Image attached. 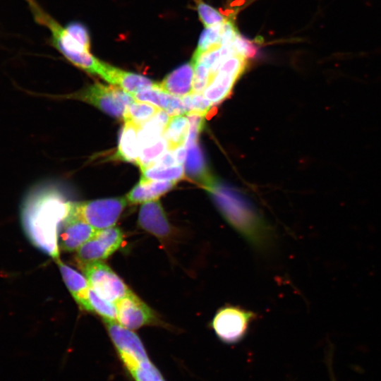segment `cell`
<instances>
[{
	"mask_svg": "<svg viewBox=\"0 0 381 381\" xmlns=\"http://www.w3.org/2000/svg\"><path fill=\"white\" fill-rule=\"evenodd\" d=\"M72 202L59 185L43 181L33 185L20 204V223L26 237L56 261L59 260V234Z\"/></svg>",
	"mask_w": 381,
	"mask_h": 381,
	"instance_id": "cell-1",
	"label": "cell"
},
{
	"mask_svg": "<svg viewBox=\"0 0 381 381\" xmlns=\"http://www.w3.org/2000/svg\"><path fill=\"white\" fill-rule=\"evenodd\" d=\"M203 188L224 220L247 243L260 251L270 247L272 228L244 194L214 178Z\"/></svg>",
	"mask_w": 381,
	"mask_h": 381,
	"instance_id": "cell-2",
	"label": "cell"
},
{
	"mask_svg": "<svg viewBox=\"0 0 381 381\" xmlns=\"http://www.w3.org/2000/svg\"><path fill=\"white\" fill-rule=\"evenodd\" d=\"M29 1L37 20L49 29L55 47L77 67L90 74L99 75L104 61L92 54L90 49L74 39L66 28L43 11L33 0Z\"/></svg>",
	"mask_w": 381,
	"mask_h": 381,
	"instance_id": "cell-3",
	"label": "cell"
},
{
	"mask_svg": "<svg viewBox=\"0 0 381 381\" xmlns=\"http://www.w3.org/2000/svg\"><path fill=\"white\" fill-rule=\"evenodd\" d=\"M67 97L81 100L109 116L123 119L126 108L135 102L133 95L116 85L96 83Z\"/></svg>",
	"mask_w": 381,
	"mask_h": 381,
	"instance_id": "cell-4",
	"label": "cell"
},
{
	"mask_svg": "<svg viewBox=\"0 0 381 381\" xmlns=\"http://www.w3.org/2000/svg\"><path fill=\"white\" fill-rule=\"evenodd\" d=\"M256 315L238 306L226 304L214 313L210 326L217 338L227 344L241 341Z\"/></svg>",
	"mask_w": 381,
	"mask_h": 381,
	"instance_id": "cell-5",
	"label": "cell"
},
{
	"mask_svg": "<svg viewBox=\"0 0 381 381\" xmlns=\"http://www.w3.org/2000/svg\"><path fill=\"white\" fill-rule=\"evenodd\" d=\"M127 202L124 197L73 202L71 213L101 230L115 225Z\"/></svg>",
	"mask_w": 381,
	"mask_h": 381,
	"instance_id": "cell-6",
	"label": "cell"
},
{
	"mask_svg": "<svg viewBox=\"0 0 381 381\" xmlns=\"http://www.w3.org/2000/svg\"><path fill=\"white\" fill-rule=\"evenodd\" d=\"M90 288L102 298L115 303L131 291L121 279L101 261L83 264Z\"/></svg>",
	"mask_w": 381,
	"mask_h": 381,
	"instance_id": "cell-7",
	"label": "cell"
},
{
	"mask_svg": "<svg viewBox=\"0 0 381 381\" xmlns=\"http://www.w3.org/2000/svg\"><path fill=\"white\" fill-rule=\"evenodd\" d=\"M123 238V234L117 227L97 230L77 250V259L82 264L104 260L120 248Z\"/></svg>",
	"mask_w": 381,
	"mask_h": 381,
	"instance_id": "cell-8",
	"label": "cell"
},
{
	"mask_svg": "<svg viewBox=\"0 0 381 381\" xmlns=\"http://www.w3.org/2000/svg\"><path fill=\"white\" fill-rule=\"evenodd\" d=\"M116 322L131 330L157 321L152 310L132 291L116 303Z\"/></svg>",
	"mask_w": 381,
	"mask_h": 381,
	"instance_id": "cell-9",
	"label": "cell"
},
{
	"mask_svg": "<svg viewBox=\"0 0 381 381\" xmlns=\"http://www.w3.org/2000/svg\"><path fill=\"white\" fill-rule=\"evenodd\" d=\"M138 224L160 239L169 238L174 234L173 227L159 200L143 203L138 213Z\"/></svg>",
	"mask_w": 381,
	"mask_h": 381,
	"instance_id": "cell-10",
	"label": "cell"
},
{
	"mask_svg": "<svg viewBox=\"0 0 381 381\" xmlns=\"http://www.w3.org/2000/svg\"><path fill=\"white\" fill-rule=\"evenodd\" d=\"M99 76L131 95L148 89L159 88V83L142 75L121 70L106 62H104Z\"/></svg>",
	"mask_w": 381,
	"mask_h": 381,
	"instance_id": "cell-11",
	"label": "cell"
},
{
	"mask_svg": "<svg viewBox=\"0 0 381 381\" xmlns=\"http://www.w3.org/2000/svg\"><path fill=\"white\" fill-rule=\"evenodd\" d=\"M97 231L82 219L70 212L59 234V248L66 251L76 250L91 238Z\"/></svg>",
	"mask_w": 381,
	"mask_h": 381,
	"instance_id": "cell-12",
	"label": "cell"
},
{
	"mask_svg": "<svg viewBox=\"0 0 381 381\" xmlns=\"http://www.w3.org/2000/svg\"><path fill=\"white\" fill-rule=\"evenodd\" d=\"M194 66L187 62L181 65L159 83V89L176 97H184L193 92Z\"/></svg>",
	"mask_w": 381,
	"mask_h": 381,
	"instance_id": "cell-13",
	"label": "cell"
},
{
	"mask_svg": "<svg viewBox=\"0 0 381 381\" xmlns=\"http://www.w3.org/2000/svg\"><path fill=\"white\" fill-rule=\"evenodd\" d=\"M132 95L135 100L150 103L164 110L170 116L186 114L182 98L159 87L143 90Z\"/></svg>",
	"mask_w": 381,
	"mask_h": 381,
	"instance_id": "cell-14",
	"label": "cell"
},
{
	"mask_svg": "<svg viewBox=\"0 0 381 381\" xmlns=\"http://www.w3.org/2000/svg\"><path fill=\"white\" fill-rule=\"evenodd\" d=\"M62 278L78 304L87 311H91L88 294L90 285L85 277L59 260L56 261Z\"/></svg>",
	"mask_w": 381,
	"mask_h": 381,
	"instance_id": "cell-15",
	"label": "cell"
},
{
	"mask_svg": "<svg viewBox=\"0 0 381 381\" xmlns=\"http://www.w3.org/2000/svg\"><path fill=\"white\" fill-rule=\"evenodd\" d=\"M138 131L137 126L125 121L120 132L118 147L114 156V159L137 164L140 150Z\"/></svg>",
	"mask_w": 381,
	"mask_h": 381,
	"instance_id": "cell-16",
	"label": "cell"
},
{
	"mask_svg": "<svg viewBox=\"0 0 381 381\" xmlns=\"http://www.w3.org/2000/svg\"><path fill=\"white\" fill-rule=\"evenodd\" d=\"M176 181H149L139 182L126 195L128 202L133 204L144 203L158 198L171 190Z\"/></svg>",
	"mask_w": 381,
	"mask_h": 381,
	"instance_id": "cell-17",
	"label": "cell"
},
{
	"mask_svg": "<svg viewBox=\"0 0 381 381\" xmlns=\"http://www.w3.org/2000/svg\"><path fill=\"white\" fill-rule=\"evenodd\" d=\"M186 148L188 153L184 171L189 178L199 182L203 187L213 179L208 171L204 154L198 142Z\"/></svg>",
	"mask_w": 381,
	"mask_h": 381,
	"instance_id": "cell-18",
	"label": "cell"
},
{
	"mask_svg": "<svg viewBox=\"0 0 381 381\" xmlns=\"http://www.w3.org/2000/svg\"><path fill=\"white\" fill-rule=\"evenodd\" d=\"M170 118L164 110L159 109L150 120L138 128V138L140 149L156 143L163 137Z\"/></svg>",
	"mask_w": 381,
	"mask_h": 381,
	"instance_id": "cell-19",
	"label": "cell"
},
{
	"mask_svg": "<svg viewBox=\"0 0 381 381\" xmlns=\"http://www.w3.org/2000/svg\"><path fill=\"white\" fill-rule=\"evenodd\" d=\"M237 79L231 75L217 73L203 91V95L212 104H218L229 96Z\"/></svg>",
	"mask_w": 381,
	"mask_h": 381,
	"instance_id": "cell-20",
	"label": "cell"
},
{
	"mask_svg": "<svg viewBox=\"0 0 381 381\" xmlns=\"http://www.w3.org/2000/svg\"><path fill=\"white\" fill-rule=\"evenodd\" d=\"M188 128V119L183 115L174 116L170 118L162 135L167 142L169 150H174L185 145Z\"/></svg>",
	"mask_w": 381,
	"mask_h": 381,
	"instance_id": "cell-21",
	"label": "cell"
},
{
	"mask_svg": "<svg viewBox=\"0 0 381 381\" xmlns=\"http://www.w3.org/2000/svg\"><path fill=\"white\" fill-rule=\"evenodd\" d=\"M123 367L133 381H166L149 357L137 360Z\"/></svg>",
	"mask_w": 381,
	"mask_h": 381,
	"instance_id": "cell-22",
	"label": "cell"
},
{
	"mask_svg": "<svg viewBox=\"0 0 381 381\" xmlns=\"http://www.w3.org/2000/svg\"><path fill=\"white\" fill-rule=\"evenodd\" d=\"M142 171L139 182L149 181H176L182 179L184 176V169L182 165L177 164L169 167H151Z\"/></svg>",
	"mask_w": 381,
	"mask_h": 381,
	"instance_id": "cell-23",
	"label": "cell"
},
{
	"mask_svg": "<svg viewBox=\"0 0 381 381\" xmlns=\"http://www.w3.org/2000/svg\"><path fill=\"white\" fill-rule=\"evenodd\" d=\"M159 109V108L152 104L135 101L126 108L123 120L139 128L150 120Z\"/></svg>",
	"mask_w": 381,
	"mask_h": 381,
	"instance_id": "cell-24",
	"label": "cell"
},
{
	"mask_svg": "<svg viewBox=\"0 0 381 381\" xmlns=\"http://www.w3.org/2000/svg\"><path fill=\"white\" fill-rule=\"evenodd\" d=\"M168 150L167 142L162 137L156 143L140 150L138 166L141 171L150 167Z\"/></svg>",
	"mask_w": 381,
	"mask_h": 381,
	"instance_id": "cell-25",
	"label": "cell"
},
{
	"mask_svg": "<svg viewBox=\"0 0 381 381\" xmlns=\"http://www.w3.org/2000/svg\"><path fill=\"white\" fill-rule=\"evenodd\" d=\"M88 300L91 311L97 313L104 320L116 321L117 308L115 303L102 298L91 288L89 290Z\"/></svg>",
	"mask_w": 381,
	"mask_h": 381,
	"instance_id": "cell-26",
	"label": "cell"
},
{
	"mask_svg": "<svg viewBox=\"0 0 381 381\" xmlns=\"http://www.w3.org/2000/svg\"><path fill=\"white\" fill-rule=\"evenodd\" d=\"M222 23L206 28L202 32L193 55H199L213 47L220 45Z\"/></svg>",
	"mask_w": 381,
	"mask_h": 381,
	"instance_id": "cell-27",
	"label": "cell"
},
{
	"mask_svg": "<svg viewBox=\"0 0 381 381\" xmlns=\"http://www.w3.org/2000/svg\"><path fill=\"white\" fill-rule=\"evenodd\" d=\"M195 2L200 19L206 28L222 23L227 20L218 10L202 0H195Z\"/></svg>",
	"mask_w": 381,
	"mask_h": 381,
	"instance_id": "cell-28",
	"label": "cell"
},
{
	"mask_svg": "<svg viewBox=\"0 0 381 381\" xmlns=\"http://www.w3.org/2000/svg\"><path fill=\"white\" fill-rule=\"evenodd\" d=\"M182 100L186 114L196 113L205 115L212 106V103L201 93L192 92L182 97Z\"/></svg>",
	"mask_w": 381,
	"mask_h": 381,
	"instance_id": "cell-29",
	"label": "cell"
},
{
	"mask_svg": "<svg viewBox=\"0 0 381 381\" xmlns=\"http://www.w3.org/2000/svg\"><path fill=\"white\" fill-rule=\"evenodd\" d=\"M247 59L238 54L229 56L224 59L217 73L231 75L238 78L245 71Z\"/></svg>",
	"mask_w": 381,
	"mask_h": 381,
	"instance_id": "cell-30",
	"label": "cell"
},
{
	"mask_svg": "<svg viewBox=\"0 0 381 381\" xmlns=\"http://www.w3.org/2000/svg\"><path fill=\"white\" fill-rule=\"evenodd\" d=\"M194 73L193 78V92L201 93L210 84L213 76L210 69L201 63L193 64Z\"/></svg>",
	"mask_w": 381,
	"mask_h": 381,
	"instance_id": "cell-31",
	"label": "cell"
},
{
	"mask_svg": "<svg viewBox=\"0 0 381 381\" xmlns=\"http://www.w3.org/2000/svg\"><path fill=\"white\" fill-rule=\"evenodd\" d=\"M231 43L236 54L246 59L255 56L257 53L256 46L239 33L236 35Z\"/></svg>",
	"mask_w": 381,
	"mask_h": 381,
	"instance_id": "cell-32",
	"label": "cell"
},
{
	"mask_svg": "<svg viewBox=\"0 0 381 381\" xmlns=\"http://www.w3.org/2000/svg\"><path fill=\"white\" fill-rule=\"evenodd\" d=\"M70 35L85 47L90 49L91 42L87 28L82 23L72 22L66 27Z\"/></svg>",
	"mask_w": 381,
	"mask_h": 381,
	"instance_id": "cell-33",
	"label": "cell"
},
{
	"mask_svg": "<svg viewBox=\"0 0 381 381\" xmlns=\"http://www.w3.org/2000/svg\"><path fill=\"white\" fill-rule=\"evenodd\" d=\"M174 165H177V163L173 152L171 150H168L151 167H169Z\"/></svg>",
	"mask_w": 381,
	"mask_h": 381,
	"instance_id": "cell-34",
	"label": "cell"
},
{
	"mask_svg": "<svg viewBox=\"0 0 381 381\" xmlns=\"http://www.w3.org/2000/svg\"><path fill=\"white\" fill-rule=\"evenodd\" d=\"M177 164L182 165L185 163L187 157V148L185 145L179 146L174 150H171Z\"/></svg>",
	"mask_w": 381,
	"mask_h": 381,
	"instance_id": "cell-35",
	"label": "cell"
},
{
	"mask_svg": "<svg viewBox=\"0 0 381 381\" xmlns=\"http://www.w3.org/2000/svg\"><path fill=\"white\" fill-rule=\"evenodd\" d=\"M329 372L331 373V377H330L331 381H337L336 379H335V377H334V375L333 374V371L332 370V368H331V370H329Z\"/></svg>",
	"mask_w": 381,
	"mask_h": 381,
	"instance_id": "cell-36",
	"label": "cell"
}]
</instances>
